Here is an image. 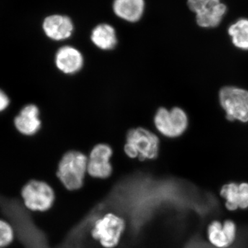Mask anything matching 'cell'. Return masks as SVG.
Returning <instances> with one entry per match:
<instances>
[{
    "instance_id": "cell-2",
    "label": "cell",
    "mask_w": 248,
    "mask_h": 248,
    "mask_svg": "<svg viewBox=\"0 0 248 248\" xmlns=\"http://www.w3.org/2000/svg\"><path fill=\"white\" fill-rule=\"evenodd\" d=\"M159 151V138L147 129H132L127 134L124 151L129 157L139 158L141 161L154 159L158 156Z\"/></svg>"
},
{
    "instance_id": "cell-6",
    "label": "cell",
    "mask_w": 248,
    "mask_h": 248,
    "mask_svg": "<svg viewBox=\"0 0 248 248\" xmlns=\"http://www.w3.org/2000/svg\"><path fill=\"white\" fill-rule=\"evenodd\" d=\"M155 125L161 135L169 138L181 136L188 125V119L185 111L180 108L168 110L161 108L155 116Z\"/></svg>"
},
{
    "instance_id": "cell-4",
    "label": "cell",
    "mask_w": 248,
    "mask_h": 248,
    "mask_svg": "<svg viewBox=\"0 0 248 248\" xmlns=\"http://www.w3.org/2000/svg\"><path fill=\"white\" fill-rule=\"evenodd\" d=\"M125 228L126 222L122 217L108 213L95 221L92 234L103 247L114 248L120 243Z\"/></svg>"
},
{
    "instance_id": "cell-15",
    "label": "cell",
    "mask_w": 248,
    "mask_h": 248,
    "mask_svg": "<svg viewBox=\"0 0 248 248\" xmlns=\"http://www.w3.org/2000/svg\"><path fill=\"white\" fill-rule=\"evenodd\" d=\"M228 33L233 45L241 50H248V19H241L230 27Z\"/></svg>"
},
{
    "instance_id": "cell-11",
    "label": "cell",
    "mask_w": 248,
    "mask_h": 248,
    "mask_svg": "<svg viewBox=\"0 0 248 248\" xmlns=\"http://www.w3.org/2000/svg\"><path fill=\"white\" fill-rule=\"evenodd\" d=\"M16 129L27 136H32L41 128L40 110L37 106L29 104L23 108L14 120Z\"/></svg>"
},
{
    "instance_id": "cell-18",
    "label": "cell",
    "mask_w": 248,
    "mask_h": 248,
    "mask_svg": "<svg viewBox=\"0 0 248 248\" xmlns=\"http://www.w3.org/2000/svg\"><path fill=\"white\" fill-rule=\"evenodd\" d=\"M239 209L246 210L248 208V182L239 184Z\"/></svg>"
},
{
    "instance_id": "cell-8",
    "label": "cell",
    "mask_w": 248,
    "mask_h": 248,
    "mask_svg": "<svg viewBox=\"0 0 248 248\" xmlns=\"http://www.w3.org/2000/svg\"><path fill=\"white\" fill-rule=\"evenodd\" d=\"M112 151L108 145L100 143L93 148L88 159V169L91 177L97 179H107L112 172L110 158Z\"/></svg>"
},
{
    "instance_id": "cell-1",
    "label": "cell",
    "mask_w": 248,
    "mask_h": 248,
    "mask_svg": "<svg viewBox=\"0 0 248 248\" xmlns=\"http://www.w3.org/2000/svg\"><path fill=\"white\" fill-rule=\"evenodd\" d=\"M87 169V156L80 152L69 151L59 163L57 177L67 190H78L84 185Z\"/></svg>"
},
{
    "instance_id": "cell-5",
    "label": "cell",
    "mask_w": 248,
    "mask_h": 248,
    "mask_svg": "<svg viewBox=\"0 0 248 248\" xmlns=\"http://www.w3.org/2000/svg\"><path fill=\"white\" fill-rule=\"evenodd\" d=\"M219 102L226 113L228 120L234 122H248V91L235 87L226 86L219 92Z\"/></svg>"
},
{
    "instance_id": "cell-7",
    "label": "cell",
    "mask_w": 248,
    "mask_h": 248,
    "mask_svg": "<svg viewBox=\"0 0 248 248\" xmlns=\"http://www.w3.org/2000/svg\"><path fill=\"white\" fill-rule=\"evenodd\" d=\"M187 5L197 14V24L203 28L217 27L226 12V5L220 0H188Z\"/></svg>"
},
{
    "instance_id": "cell-3",
    "label": "cell",
    "mask_w": 248,
    "mask_h": 248,
    "mask_svg": "<svg viewBox=\"0 0 248 248\" xmlns=\"http://www.w3.org/2000/svg\"><path fill=\"white\" fill-rule=\"evenodd\" d=\"M22 200L24 207L31 212L45 213L53 208L56 193L53 187L46 182L31 180L24 186Z\"/></svg>"
},
{
    "instance_id": "cell-17",
    "label": "cell",
    "mask_w": 248,
    "mask_h": 248,
    "mask_svg": "<svg viewBox=\"0 0 248 248\" xmlns=\"http://www.w3.org/2000/svg\"><path fill=\"white\" fill-rule=\"evenodd\" d=\"M15 239L14 227L9 221L0 219V248L8 247Z\"/></svg>"
},
{
    "instance_id": "cell-19",
    "label": "cell",
    "mask_w": 248,
    "mask_h": 248,
    "mask_svg": "<svg viewBox=\"0 0 248 248\" xmlns=\"http://www.w3.org/2000/svg\"><path fill=\"white\" fill-rule=\"evenodd\" d=\"M10 104L9 98L7 94L0 89V112L6 110Z\"/></svg>"
},
{
    "instance_id": "cell-14",
    "label": "cell",
    "mask_w": 248,
    "mask_h": 248,
    "mask_svg": "<svg viewBox=\"0 0 248 248\" xmlns=\"http://www.w3.org/2000/svg\"><path fill=\"white\" fill-rule=\"evenodd\" d=\"M91 40L102 50H112L117 45V39L113 27L108 24H99L93 29Z\"/></svg>"
},
{
    "instance_id": "cell-13",
    "label": "cell",
    "mask_w": 248,
    "mask_h": 248,
    "mask_svg": "<svg viewBox=\"0 0 248 248\" xmlns=\"http://www.w3.org/2000/svg\"><path fill=\"white\" fill-rule=\"evenodd\" d=\"M113 10L115 14L124 20L138 22L144 11V0H115Z\"/></svg>"
},
{
    "instance_id": "cell-12",
    "label": "cell",
    "mask_w": 248,
    "mask_h": 248,
    "mask_svg": "<svg viewBox=\"0 0 248 248\" xmlns=\"http://www.w3.org/2000/svg\"><path fill=\"white\" fill-rule=\"evenodd\" d=\"M55 64L62 73L67 75L75 74L82 68L84 58L78 49L66 46L57 52Z\"/></svg>"
},
{
    "instance_id": "cell-9",
    "label": "cell",
    "mask_w": 248,
    "mask_h": 248,
    "mask_svg": "<svg viewBox=\"0 0 248 248\" xmlns=\"http://www.w3.org/2000/svg\"><path fill=\"white\" fill-rule=\"evenodd\" d=\"M237 236V226L234 221L222 222L215 220L208 225L207 237L210 244L217 248H228L233 244Z\"/></svg>"
},
{
    "instance_id": "cell-16",
    "label": "cell",
    "mask_w": 248,
    "mask_h": 248,
    "mask_svg": "<svg viewBox=\"0 0 248 248\" xmlns=\"http://www.w3.org/2000/svg\"><path fill=\"white\" fill-rule=\"evenodd\" d=\"M220 195L226 200V208L229 211L234 212L239 209V184L230 182L222 186Z\"/></svg>"
},
{
    "instance_id": "cell-10",
    "label": "cell",
    "mask_w": 248,
    "mask_h": 248,
    "mask_svg": "<svg viewBox=\"0 0 248 248\" xmlns=\"http://www.w3.org/2000/svg\"><path fill=\"white\" fill-rule=\"evenodd\" d=\"M73 29L71 19L60 15L48 16L43 22V30L46 35L55 41L66 40L71 37Z\"/></svg>"
}]
</instances>
